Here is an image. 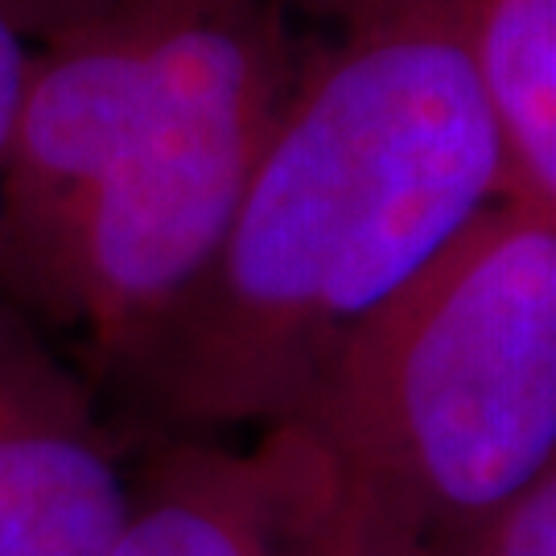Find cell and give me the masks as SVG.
Listing matches in <instances>:
<instances>
[{"instance_id":"cell-2","label":"cell","mask_w":556,"mask_h":556,"mask_svg":"<svg viewBox=\"0 0 556 556\" xmlns=\"http://www.w3.org/2000/svg\"><path fill=\"white\" fill-rule=\"evenodd\" d=\"M0 289L96 392L219 252L301 62L298 0H17Z\"/></svg>"},{"instance_id":"cell-8","label":"cell","mask_w":556,"mask_h":556,"mask_svg":"<svg viewBox=\"0 0 556 556\" xmlns=\"http://www.w3.org/2000/svg\"><path fill=\"white\" fill-rule=\"evenodd\" d=\"M25 59H29V29L21 17L17 0H0V157L13 132L21 83H25Z\"/></svg>"},{"instance_id":"cell-1","label":"cell","mask_w":556,"mask_h":556,"mask_svg":"<svg viewBox=\"0 0 556 556\" xmlns=\"http://www.w3.org/2000/svg\"><path fill=\"white\" fill-rule=\"evenodd\" d=\"M211 268L103 392L144 438L289 420L338 346L503 199L462 0H318Z\"/></svg>"},{"instance_id":"cell-6","label":"cell","mask_w":556,"mask_h":556,"mask_svg":"<svg viewBox=\"0 0 556 556\" xmlns=\"http://www.w3.org/2000/svg\"><path fill=\"white\" fill-rule=\"evenodd\" d=\"M503 153V194L556 223V0H462Z\"/></svg>"},{"instance_id":"cell-7","label":"cell","mask_w":556,"mask_h":556,"mask_svg":"<svg viewBox=\"0 0 556 556\" xmlns=\"http://www.w3.org/2000/svg\"><path fill=\"white\" fill-rule=\"evenodd\" d=\"M438 556H556V454L498 516Z\"/></svg>"},{"instance_id":"cell-4","label":"cell","mask_w":556,"mask_h":556,"mask_svg":"<svg viewBox=\"0 0 556 556\" xmlns=\"http://www.w3.org/2000/svg\"><path fill=\"white\" fill-rule=\"evenodd\" d=\"M128 495L96 383L0 289V556H108Z\"/></svg>"},{"instance_id":"cell-5","label":"cell","mask_w":556,"mask_h":556,"mask_svg":"<svg viewBox=\"0 0 556 556\" xmlns=\"http://www.w3.org/2000/svg\"><path fill=\"white\" fill-rule=\"evenodd\" d=\"M108 556H342L334 478L280 420L227 438H144Z\"/></svg>"},{"instance_id":"cell-3","label":"cell","mask_w":556,"mask_h":556,"mask_svg":"<svg viewBox=\"0 0 556 556\" xmlns=\"http://www.w3.org/2000/svg\"><path fill=\"white\" fill-rule=\"evenodd\" d=\"M342 556H438L556 454V223L503 199L358 326L289 417Z\"/></svg>"}]
</instances>
